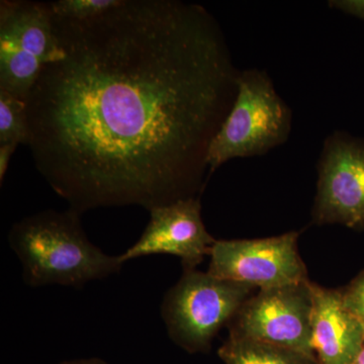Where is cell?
Instances as JSON below:
<instances>
[{"instance_id": "cell-3", "label": "cell", "mask_w": 364, "mask_h": 364, "mask_svg": "<svg viewBox=\"0 0 364 364\" xmlns=\"http://www.w3.org/2000/svg\"><path fill=\"white\" fill-rule=\"evenodd\" d=\"M291 121V109L267 72H239L233 105L208 147V174L229 160L261 156L286 143Z\"/></svg>"}, {"instance_id": "cell-16", "label": "cell", "mask_w": 364, "mask_h": 364, "mask_svg": "<svg viewBox=\"0 0 364 364\" xmlns=\"http://www.w3.org/2000/svg\"><path fill=\"white\" fill-rule=\"evenodd\" d=\"M18 145L16 144H4L0 145V181H4L6 176L7 168H9V161L16 152Z\"/></svg>"}, {"instance_id": "cell-14", "label": "cell", "mask_w": 364, "mask_h": 364, "mask_svg": "<svg viewBox=\"0 0 364 364\" xmlns=\"http://www.w3.org/2000/svg\"><path fill=\"white\" fill-rule=\"evenodd\" d=\"M342 296L345 305L360 321L364 329V273L342 291Z\"/></svg>"}, {"instance_id": "cell-10", "label": "cell", "mask_w": 364, "mask_h": 364, "mask_svg": "<svg viewBox=\"0 0 364 364\" xmlns=\"http://www.w3.org/2000/svg\"><path fill=\"white\" fill-rule=\"evenodd\" d=\"M312 349L320 364H351L364 346L360 321L345 305L342 291L311 282Z\"/></svg>"}, {"instance_id": "cell-1", "label": "cell", "mask_w": 364, "mask_h": 364, "mask_svg": "<svg viewBox=\"0 0 364 364\" xmlns=\"http://www.w3.org/2000/svg\"><path fill=\"white\" fill-rule=\"evenodd\" d=\"M53 21L61 54L26 98V146L53 191L79 215L193 198L240 72L215 18L176 0H122Z\"/></svg>"}, {"instance_id": "cell-17", "label": "cell", "mask_w": 364, "mask_h": 364, "mask_svg": "<svg viewBox=\"0 0 364 364\" xmlns=\"http://www.w3.org/2000/svg\"><path fill=\"white\" fill-rule=\"evenodd\" d=\"M59 364H109L104 359L92 358L83 359H74V360H67Z\"/></svg>"}, {"instance_id": "cell-4", "label": "cell", "mask_w": 364, "mask_h": 364, "mask_svg": "<svg viewBox=\"0 0 364 364\" xmlns=\"http://www.w3.org/2000/svg\"><path fill=\"white\" fill-rule=\"evenodd\" d=\"M253 287L217 279L210 273L184 272L167 291L161 315L170 338L188 351L205 350L225 324L249 299Z\"/></svg>"}, {"instance_id": "cell-15", "label": "cell", "mask_w": 364, "mask_h": 364, "mask_svg": "<svg viewBox=\"0 0 364 364\" xmlns=\"http://www.w3.org/2000/svg\"><path fill=\"white\" fill-rule=\"evenodd\" d=\"M329 6L364 21V0H332Z\"/></svg>"}, {"instance_id": "cell-12", "label": "cell", "mask_w": 364, "mask_h": 364, "mask_svg": "<svg viewBox=\"0 0 364 364\" xmlns=\"http://www.w3.org/2000/svg\"><path fill=\"white\" fill-rule=\"evenodd\" d=\"M28 121L26 100L0 90V145L28 144Z\"/></svg>"}, {"instance_id": "cell-8", "label": "cell", "mask_w": 364, "mask_h": 364, "mask_svg": "<svg viewBox=\"0 0 364 364\" xmlns=\"http://www.w3.org/2000/svg\"><path fill=\"white\" fill-rule=\"evenodd\" d=\"M318 172L315 222L364 228V139L339 131L328 136Z\"/></svg>"}, {"instance_id": "cell-9", "label": "cell", "mask_w": 364, "mask_h": 364, "mask_svg": "<svg viewBox=\"0 0 364 364\" xmlns=\"http://www.w3.org/2000/svg\"><path fill=\"white\" fill-rule=\"evenodd\" d=\"M200 210V200L195 196L152 208L142 236L119 258L124 263L169 254L181 258L184 272L195 270L205 255H210L215 242L203 225Z\"/></svg>"}, {"instance_id": "cell-18", "label": "cell", "mask_w": 364, "mask_h": 364, "mask_svg": "<svg viewBox=\"0 0 364 364\" xmlns=\"http://www.w3.org/2000/svg\"><path fill=\"white\" fill-rule=\"evenodd\" d=\"M351 364H364V346L363 349H361L360 352H359L358 355L356 356V358L354 359L353 363Z\"/></svg>"}, {"instance_id": "cell-11", "label": "cell", "mask_w": 364, "mask_h": 364, "mask_svg": "<svg viewBox=\"0 0 364 364\" xmlns=\"http://www.w3.org/2000/svg\"><path fill=\"white\" fill-rule=\"evenodd\" d=\"M226 364H315L316 360L282 347L253 341L231 338L219 350Z\"/></svg>"}, {"instance_id": "cell-6", "label": "cell", "mask_w": 364, "mask_h": 364, "mask_svg": "<svg viewBox=\"0 0 364 364\" xmlns=\"http://www.w3.org/2000/svg\"><path fill=\"white\" fill-rule=\"evenodd\" d=\"M311 282L260 289L229 322L231 338L282 347L316 360L312 349Z\"/></svg>"}, {"instance_id": "cell-7", "label": "cell", "mask_w": 364, "mask_h": 364, "mask_svg": "<svg viewBox=\"0 0 364 364\" xmlns=\"http://www.w3.org/2000/svg\"><path fill=\"white\" fill-rule=\"evenodd\" d=\"M296 232L255 240H215L208 273L260 289L308 280Z\"/></svg>"}, {"instance_id": "cell-13", "label": "cell", "mask_w": 364, "mask_h": 364, "mask_svg": "<svg viewBox=\"0 0 364 364\" xmlns=\"http://www.w3.org/2000/svg\"><path fill=\"white\" fill-rule=\"evenodd\" d=\"M122 0H58L50 2L52 14L65 20L82 21L97 18L119 6Z\"/></svg>"}, {"instance_id": "cell-2", "label": "cell", "mask_w": 364, "mask_h": 364, "mask_svg": "<svg viewBox=\"0 0 364 364\" xmlns=\"http://www.w3.org/2000/svg\"><path fill=\"white\" fill-rule=\"evenodd\" d=\"M78 213L46 210L16 223L9 245L23 267L28 286H59L80 289L92 280L121 272L123 261L107 255L87 238Z\"/></svg>"}, {"instance_id": "cell-5", "label": "cell", "mask_w": 364, "mask_h": 364, "mask_svg": "<svg viewBox=\"0 0 364 364\" xmlns=\"http://www.w3.org/2000/svg\"><path fill=\"white\" fill-rule=\"evenodd\" d=\"M60 54L49 4L0 2V90L26 102L44 67Z\"/></svg>"}]
</instances>
